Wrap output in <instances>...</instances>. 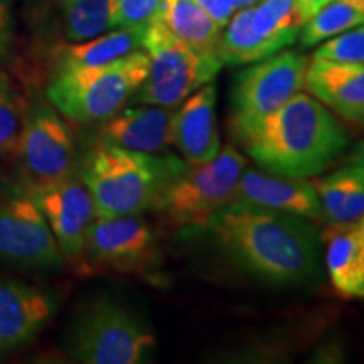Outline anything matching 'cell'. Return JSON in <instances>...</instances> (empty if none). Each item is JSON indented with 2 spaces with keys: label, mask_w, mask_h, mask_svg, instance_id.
I'll use <instances>...</instances> for the list:
<instances>
[{
  "label": "cell",
  "mask_w": 364,
  "mask_h": 364,
  "mask_svg": "<svg viewBox=\"0 0 364 364\" xmlns=\"http://www.w3.org/2000/svg\"><path fill=\"white\" fill-rule=\"evenodd\" d=\"M354 179H356V172L346 166L329 176L312 181L318 201H321L322 218L331 225L346 223V204H348Z\"/></svg>",
  "instance_id": "d4e9b609"
},
{
  "label": "cell",
  "mask_w": 364,
  "mask_h": 364,
  "mask_svg": "<svg viewBox=\"0 0 364 364\" xmlns=\"http://www.w3.org/2000/svg\"><path fill=\"white\" fill-rule=\"evenodd\" d=\"M63 11L66 36L75 43L113 29V0H63Z\"/></svg>",
  "instance_id": "cb8c5ba5"
},
{
  "label": "cell",
  "mask_w": 364,
  "mask_h": 364,
  "mask_svg": "<svg viewBox=\"0 0 364 364\" xmlns=\"http://www.w3.org/2000/svg\"><path fill=\"white\" fill-rule=\"evenodd\" d=\"M83 255L93 265L117 272H144L159 263L156 235L139 215L95 218Z\"/></svg>",
  "instance_id": "8fae6325"
},
{
  "label": "cell",
  "mask_w": 364,
  "mask_h": 364,
  "mask_svg": "<svg viewBox=\"0 0 364 364\" xmlns=\"http://www.w3.org/2000/svg\"><path fill=\"white\" fill-rule=\"evenodd\" d=\"M359 221H361V223H364V215H363V218H361V220H359Z\"/></svg>",
  "instance_id": "836d02e7"
},
{
  "label": "cell",
  "mask_w": 364,
  "mask_h": 364,
  "mask_svg": "<svg viewBox=\"0 0 364 364\" xmlns=\"http://www.w3.org/2000/svg\"><path fill=\"white\" fill-rule=\"evenodd\" d=\"M221 29H225L235 12L238 11L235 0H196Z\"/></svg>",
  "instance_id": "f1b7e54d"
},
{
  "label": "cell",
  "mask_w": 364,
  "mask_h": 364,
  "mask_svg": "<svg viewBox=\"0 0 364 364\" xmlns=\"http://www.w3.org/2000/svg\"><path fill=\"white\" fill-rule=\"evenodd\" d=\"M235 201L277 209L306 220H324L316 188L312 182L304 179L245 169L240 177Z\"/></svg>",
  "instance_id": "2e32d148"
},
{
  "label": "cell",
  "mask_w": 364,
  "mask_h": 364,
  "mask_svg": "<svg viewBox=\"0 0 364 364\" xmlns=\"http://www.w3.org/2000/svg\"><path fill=\"white\" fill-rule=\"evenodd\" d=\"M142 48L149 54L147 78L134 95L142 105L176 108L211 83L223 68L221 59L191 48L154 19L145 27Z\"/></svg>",
  "instance_id": "5b68a950"
},
{
  "label": "cell",
  "mask_w": 364,
  "mask_h": 364,
  "mask_svg": "<svg viewBox=\"0 0 364 364\" xmlns=\"http://www.w3.org/2000/svg\"><path fill=\"white\" fill-rule=\"evenodd\" d=\"M27 191L49 188L75 171V140L63 117L48 103H36L24 113L16 149Z\"/></svg>",
  "instance_id": "9c48e42d"
},
{
  "label": "cell",
  "mask_w": 364,
  "mask_h": 364,
  "mask_svg": "<svg viewBox=\"0 0 364 364\" xmlns=\"http://www.w3.org/2000/svg\"><path fill=\"white\" fill-rule=\"evenodd\" d=\"M332 2V0H300V6H302L304 12H306L307 21L316 14L317 11H321L322 7L327 6V4Z\"/></svg>",
  "instance_id": "1f68e13d"
},
{
  "label": "cell",
  "mask_w": 364,
  "mask_h": 364,
  "mask_svg": "<svg viewBox=\"0 0 364 364\" xmlns=\"http://www.w3.org/2000/svg\"><path fill=\"white\" fill-rule=\"evenodd\" d=\"M156 338L129 309L98 299L81 309L70 336V354L85 364L145 363Z\"/></svg>",
  "instance_id": "52a82bcc"
},
{
  "label": "cell",
  "mask_w": 364,
  "mask_h": 364,
  "mask_svg": "<svg viewBox=\"0 0 364 364\" xmlns=\"http://www.w3.org/2000/svg\"><path fill=\"white\" fill-rule=\"evenodd\" d=\"M164 0H113V29L147 27L161 12Z\"/></svg>",
  "instance_id": "83f0119b"
},
{
  "label": "cell",
  "mask_w": 364,
  "mask_h": 364,
  "mask_svg": "<svg viewBox=\"0 0 364 364\" xmlns=\"http://www.w3.org/2000/svg\"><path fill=\"white\" fill-rule=\"evenodd\" d=\"M312 58L327 59V61L364 63V24L324 41Z\"/></svg>",
  "instance_id": "4316f807"
},
{
  "label": "cell",
  "mask_w": 364,
  "mask_h": 364,
  "mask_svg": "<svg viewBox=\"0 0 364 364\" xmlns=\"http://www.w3.org/2000/svg\"><path fill=\"white\" fill-rule=\"evenodd\" d=\"M348 142L344 127L326 105L299 91L267 117L243 145L268 174L306 179L331 167Z\"/></svg>",
  "instance_id": "7a4b0ae2"
},
{
  "label": "cell",
  "mask_w": 364,
  "mask_h": 364,
  "mask_svg": "<svg viewBox=\"0 0 364 364\" xmlns=\"http://www.w3.org/2000/svg\"><path fill=\"white\" fill-rule=\"evenodd\" d=\"M36 206L51 228L63 257H83L88 228L95 220V203L81 177L70 176L49 188L29 191Z\"/></svg>",
  "instance_id": "7c38bea8"
},
{
  "label": "cell",
  "mask_w": 364,
  "mask_h": 364,
  "mask_svg": "<svg viewBox=\"0 0 364 364\" xmlns=\"http://www.w3.org/2000/svg\"><path fill=\"white\" fill-rule=\"evenodd\" d=\"M174 156H152L98 142L81 166V181L95 203V218L142 215L184 169Z\"/></svg>",
  "instance_id": "3957f363"
},
{
  "label": "cell",
  "mask_w": 364,
  "mask_h": 364,
  "mask_svg": "<svg viewBox=\"0 0 364 364\" xmlns=\"http://www.w3.org/2000/svg\"><path fill=\"white\" fill-rule=\"evenodd\" d=\"M304 86L341 118L364 125V63L312 58Z\"/></svg>",
  "instance_id": "5bb4252c"
},
{
  "label": "cell",
  "mask_w": 364,
  "mask_h": 364,
  "mask_svg": "<svg viewBox=\"0 0 364 364\" xmlns=\"http://www.w3.org/2000/svg\"><path fill=\"white\" fill-rule=\"evenodd\" d=\"M145 27H124L61 49L56 70L102 66L142 48Z\"/></svg>",
  "instance_id": "ffe728a7"
},
{
  "label": "cell",
  "mask_w": 364,
  "mask_h": 364,
  "mask_svg": "<svg viewBox=\"0 0 364 364\" xmlns=\"http://www.w3.org/2000/svg\"><path fill=\"white\" fill-rule=\"evenodd\" d=\"M348 166L358 172L359 176L364 177V142H361L354 149V152L349 157Z\"/></svg>",
  "instance_id": "4dcf8cb0"
},
{
  "label": "cell",
  "mask_w": 364,
  "mask_h": 364,
  "mask_svg": "<svg viewBox=\"0 0 364 364\" xmlns=\"http://www.w3.org/2000/svg\"><path fill=\"white\" fill-rule=\"evenodd\" d=\"M364 24V11L351 0H332L302 26L299 41L302 48H312L344 31Z\"/></svg>",
  "instance_id": "603a6c76"
},
{
  "label": "cell",
  "mask_w": 364,
  "mask_h": 364,
  "mask_svg": "<svg viewBox=\"0 0 364 364\" xmlns=\"http://www.w3.org/2000/svg\"><path fill=\"white\" fill-rule=\"evenodd\" d=\"M307 22L300 0H260L252 6V29L272 53H279L299 39Z\"/></svg>",
  "instance_id": "44dd1931"
},
{
  "label": "cell",
  "mask_w": 364,
  "mask_h": 364,
  "mask_svg": "<svg viewBox=\"0 0 364 364\" xmlns=\"http://www.w3.org/2000/svg\"><path fill=\"white\" fill-rule=\"evenodd\" d=\"M272 49L253 33L252 29V6L238 9L226 29L221 33L218 56L223 66L252 65L255 61L272 56Z\"/></svg>",
  "instance_id": "7402d4cb"
},
{
  "label": "cell",
  "mask_w": 364,
  "mask_h": 364,
  "mask_svg": "<svg viewBox=\"0 0 364 364\" xmlns=\"http://www.w3.org/2000/svg\"><path fill=\"white\" fill-rule=\"evenodd\" d=\"M63 258L29 191L0 189V262L26 270H58Z\"/></svg>",
  "instance_id": "30bf717a"
},
{
  "label": "cell",
  "mask_w": 364,
  "mask_h": 364,
  "mask_svg": "<svg viewBox=\"0 0 364 364\" xmlns=\"http://www.w3.org/2000/svg\"><path fill=\"white\" fill-rule=\"evenodd\" d=\"M22 124H24V112H22L21 100L11 80L0 70V156L16 152Z\"/></svg>",
  "instance_id": "484cf974"
},
{
  "label": "cell",
  "mask_w": 364,
  "mask_h": 364,
  "mask_svg": "<svg viewBox=\"0 0 364 364\" xmlns=\"http://www.w3.org/2000/svg\"><path fill=\"white\" fill-rule=\"evenodd\" d=\"M12 38V19L11 9L7 0H0V58H4L9 51Z\"/></svg>",
  "instance_id": "f546056e"
},
{
  "label": "cell",
  "mask_w": 364,
  "mask_h": 364,
  "mask_svg": "<svg viewBox=\"0 0 364 364\" xmlns=\"http://www.w3.org/2000/svg\"><path fill=\"white\" fill-rule=\"evenodd\" d=\"M327 270L343 297H364V223L331 225Z\"/></svg>",
  "instance_id": "ac0fdd59"
},
{
  "label": "cell",
  "mask_w": 364,
  "mask_h": 364,
  "mask_svg": "<svg viewBox=\"0 0 364 364\" xmlns=\"http://www.w3.org/2000/svg\"><path fill=\"white\" fill-rule=\"evenodd\" d=\"M307 65V58L299 51H279L236 75L230 117L240 142L304 88Z\"/></svg>",
  "instance_id": "ba28073f"
},
{
  "label": "cell",
  "mask_w": 364,
  "mask_h": 364,
  "mask_svg": "<svg viewBox=\"0 0 364 364\" xmlns=\"http://www.w3.org/2000/svg\"><path fill=\"white\" fill-rule=\"evenodd\" d=\"M149 54L136 51L102 66L56 70L48 100L78 124H98L115 115L147 78Z\"/></svg>",
  "instance_id": "277c9868"
},
{
  "label": "cell",
  "mask_w": 364,
  "mask_h": 364,
  "mask_svg": "<svg viewBox=\"0 0 364 364\" xmlns=\"http://www.w3.org/2000/svg\"><path fill=\"white\" fill-rule=\"evenodd\" d=\"M54 314V300L43 289L0 277V354L31 343Z\"/></svg>",
  "instance_id": "4fadbf2b"
},
{
  "label": "cell",
  "mask_w": 364,
  "mask_h": 364,
  "mask_svg": "<svg viewBox=\"0 0 364 364\" xmlns=\"http://www.w3.org/2000/svg\"><path fill=\"white\" fill-rule=\"evenodd\" d=\"M351 2L356 4V6H359L364 11V0H351Z\"/></svg>",
  "instance_id": "d6a6232c"
},
{
  "label": "cell",
  "mask_w": 364,
  "mask_h": 364,
  "mask_svg": "<svg viewBox=\"0 0 364 364\" xmlns=\"http://www.w3.org/2000/svg\"><path fill=\"white\" fill-rule=\"evenodd\" d=\"M247 159L226 145L213 161L191 164L172 179L159 198L156 209L176 226H203L220 209L236 199Z\"/></svg>",
  "instance_id": "8992f818"
},
{
  "label": "cell",
  "mask_w": 364,
  "mask_h": 364,
  "mask_svg": "<svg viewBox=\"0 0 364 364\" xmlns=\"http://www.w3.org/2000/svg\"><path fill=\"white\" fill-rule=\"evenodd\" d=\"M236 265L273 285L316 280L318 235L306 218L233 201L206 225Z\"/></svg>",
  "instance_id": "6da1fadb"
},
{
  "label": "cell",
  "mask_w": 364,
  "mask_h": 364,
  "mask_svg": "<svg viewBox=\"0 0 364 364\" xmlns=\"http://www.w3.org/2000/svg\"><path fill=\"white\" fill-rule=\"evenodd\" d=\"M172 144L189 164L209 162L220 154L215 85L201 86L181 103L172 115Z\"/></svg>",
  "instance_id": "9a60e30c"
},
{
  "label": "cell",
  "mask_w": 364,
  "mask_h": 364,
  "mask_svg": "<svg viewBox=\"0 0 364 364\" xmlns=\"http://www.w3.org/2000/svg\"><path fill=\"white\" fill-rule=\"evenodd\" d=\"M172 115L164 107H135L102 122L100 142L139 152L157 154L172 144Z\"/></svg>",
  "instance_id": "e0dca14e"
},
{
  "label": "cell",
  "mask_w": 364,
  "mask_h": 364,
  "mask_svg": "<svg viewBox=\"0 0 364 364\" xmlns=\"http://www.w3.org/2000/svg\"><path fill=\"white\" fill-rule=\"evenodd\" d=\"M156 19L196 51L218 56L223 29L196 0H164Z\"/></svg>",
  "instance_id": "d6986e66"
}]
</instances>
